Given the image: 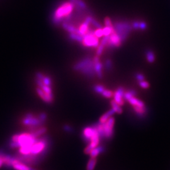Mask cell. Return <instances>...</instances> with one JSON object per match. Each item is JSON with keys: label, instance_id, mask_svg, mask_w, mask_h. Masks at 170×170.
Instances as JSON below:
<instances>
[{"label": "cell", "instance_id": "cell-1", "mask_svg": "<svg viewBox=\"0 0 170 170\" xmlns=\"http://www.w3.org/2000/svg\"><path fill=\"white\" fill-rule=\"evenodd\" d=\"M75 7V4L71 2H66L60 4L52 16V21L55 25H59V23L64 20L66 18L71 15Z\"/></svg>", "mask_w": 170, "mask_h": 170}, {"label": "cell", "instance_id": "cell-2", "mask_svg": "<svg viewBox=\"0 0 170 170\" xmlns=\"http://www.w3.org/2000/svg\"><path fill=\"white\" fill-rule=\"evenodd\" d=\"M115 32L119 36L122 43L125 42L132 31L131 23L128 22H116L113 24Z\"/></svg>", "mask_w": 170, "mask_h": 170}, {"label": "cell", "instance_id": "cell-3", "mask_svg": "<svg viewBox=\"0 0 170 170\" xmlns=\"http://www.w3.org/2000/svg\"><path fill=\"white\" fill-rule=\"evenodd\" d=\"M19 135L17 145L19 148L29 147L31 148L32 145L37 142V138L34 137L31 133H23Z\"/></svg>", "mask_w": 170, "mask_h": 170}, {"label": "cell", "instance_id": "cell-4", "mask_svg": "<svg viewBox=\"0 0 170 170\" xmlns=\"http://www.w3.org/2000/svg\"><path fill=\"white\" fill-rule=\"evenodd\" d=\"M95 31L89 30L88 32L83 36L82 44L86 47H97L99 45L98 38L95 35Z\"/></svg>", "mask_w": 170, "mask_h": 170}, {"label": "cell", "instance_id": "cell-5", "mask_svg": "<svg viewBox=\"0 0 170 170\" xmlns=\"http://www.w3.org/2000/svg\"><path fill=\"white\" fill-rule=\"evenodd\" d=\"M22 123L23 125L28 126L29 128H33V127L41 126L43 124L39 117H36L32 113H27L23 119L22 120Z\"/></svg>", "mask_w": 170, "mask_h": 170}, {"label": "cell", "instance_id": "cell-6", "mask_svg": "<svg viewBox=\"0 0 170 170\" xmlns=\"http://www.w3.org/2000/svg\"><path fill=\"white\" fill-rule=\"evenodd\" d=\"M104 124V135L105 139H110L113 137L114 130L113 127L115 124V119L113 117H111L107 122Z\"/></svg>", "mask_w": 170, "mask_h": 170}, {"label": "cell", "instance_id": "cell-7", "mask_svg": "<svg viewBox=\"0 0 170 170\" xmlns=\"http://www.w3.org/2000/svg\"><path fill=\"white\" fill-rule=\"evenodd\" d=\"M122 42L121 41L119 36L117 34V33L114 31L109 36L108 42L107 44V46L108 48H115L120 47L122 45Z\"/></svg>", "mask_w": 170, "mask_h": 170}, {"label": "cell", "instance_id": "cell-8", "mask_svg": "<svg viewBox=\"0 0 170 170\" xmlns=\"http://www.w3.org/2000/svg\"><path fill=\"white\" fill-rule=\"evenodd\" d=\"M124 99L128 101L129 104L132 105L133 107V106H137V107H145V106L144 103L142 101L137 99L136 96H133L132 95H130L128 91L125 92Z\"/></svg>", "mask_w": 170, "mask_h": 170}, {"label": "cell", "instance_id": "cell-9", "mask_svg": "<svg viewBox=\"0 0 170 170\" xmlns=\"http://www.w3.org/2000/svg\"><path fill=\"white\" fill-rule=\"evenodd\" d=\"M125 92L123 87H119L113 93V100L120 106H123L124 105Z\"/></svg>", "mask_w": 170, "mask_h": 170}, {"label": "cell", "instance_id": "cell-10", "mask_svg": "<svg viewBox=\"0 0 170 170\" xmlns=\"http://www.w3.org/2000/svg\"><path fill=\"white\" fill-rule=\"evenodd\" d=\"M96 127L95 125L91 127H86L83 129V138L84 139V141L87 142L89 143L90 139L92 138V137L94 135V133L96 131Z\"/></svg>", "mask_w": 170, "mask_h": 170}, {"label": "cell", "instance_id": "cell-11", "mask_svg": "<svg viewBox=\"0 0 170 170\" xmlns=\"http://www.w3.org/2000/svg\"><path fill=\"white\" fill-rule=\"evenodd\" d=\"M93 61L95 63V73L99 78H101L103 77V65L100 61L99 56H96L93 58Z\"/></svg>", "mask_w": 170, "mask_h": 170}, {"label": "cell", "instance_id": "cell-12", "mask_svg": "<svg viewBox=\"0 0 170 170\" xmlns=\"http://www.w3.org/2000/svg\"><path fill=\"white\" fill-rule=\"evenodd\" d=\"M92 59H90L88 57H85L74 65L73 69L76 71H80L83 68H84L85 66L88 65L91 61H92Z\"/></svg>", "mask_w": 170, "mask_h": 170}, {"label": "cell", "instance_id": "cell-13", "mask_svg": "<svg viewBox=\"0 0 170 170\" xmlns=\"http://www.w3.org/2000/svg\"><path fill=\"white\" fill-rule=\"evenodd\" d=\"M131 26L132 30H145L148 27L147 23L141 20H135L132 22L131 23Z\"/></svg>", "mask_w": 170, "mask_h": 170}, {"label": "cell", "instance_id": "cell-14", "mask_svg": "<svg viewBox=\"0 0 170 170\" xmlns=\"http://www.w3.org/2000/svg\"><path fill=\"white\" fill-rule=\"evenodd\" d=\"M36 91H37V93H38L39 96L40 98L43 100L45 102L48 103V104H51V103L54 100V97L51 96L49 95H48L47 93H45L43 90H42L40 88L37 87L36 88Z\"/></svg>", "mask_w": 170, "mask_h": 170}, {"label": "cell", "instance_id": "cell-15", "mask_svg": "<svg viewBox=\"0 0 170 170\" xmlns=\"http://www.w3.org/2000/svg\"><path fill=\"white\" fill-rule=\"evenodd\" d=\"M133 109L134 110L136 114L139 117L143 118L148 113V108L145 107H137L133 106Z\"/></svg>", "mask_w": 170, "mask_h": 170}, {"label": "cell", "instance_id": "cell-16", "mask_svg": "<svg viewBox=\"0 0 170 170\" xmlns=\"http://www.w3.org/2000/svg\"><path fill=\"white\" fill-rule=\"evenodd\" d=\"M12 168H13L15 170H31L32 168L28 167L25 164L21 162L20 161L18 160L17 159L15 160L14 161Z\"/></svg>", "mask_w": 170, "mask_h": 170}, {"label": "cell", "instance_id": "cell-17", "mask_svg": "<svg viewBox=\"0 0 170 170\" xmlns=\"http://www.w3.org/2000/svg\"><path fill=\"white\" fill-rule=\"evenodd\" d=\"M104 152H105V147L103 146V145H100V146H98H98L93 149L92 151L90 152L89 156L91 157L96 158L99 154H100L102 153H104Z\"/></svg>", "mask_w": 170, "mask_h": 170}, {"label": "cell", "instance_id": "cell-18", "mask_svg": "<svg viewBox=\"0 0 170 170\" xmlns=\"http://www.w3.org/2000/svg\"><path fill=\"white\" fill-rule=\"evenodd\" d=\"M47 132V128L45 127H39L38 128L35 129V130L31 131L32 134L35 137H39L40 136H42Z\"/></svg>", "mask_w": 170, "mask_h": 170}, {"label": "cell", "instance_id": "cell-19", "mask_svg": "<svg viewBox=\"0 0 170 170\" xmlns=\"http://www.w3.org/2000/svg\"><path fill=\"white\" fill-rule=\"evenodd\" d=\"M115 113V112L114 111V110L112 108L111 110H108V112H107L105 113H104L102 116L100 117V122L101 124H104L108 120V119H110L111 117H112L113 115Z\"/></svg>", "mask_w": 170, "mask_h": 170}, {"label": "cell", "instance_id": "cell-20", "mask_svg": "<svg viewBox=\"0 0 170 170\" xmlns=\"http://www.w3.org/2000/svg\"><path fill=\"white\" fill-rule=\"evenodd\" d=\"M89 30V25L88 23H85L84 22L81 24V25L78 28V32L77 34H80L81 36H83L86 34Z\"/></svg>", "mask_w": 170, "mask_h": 170}, {"label": "cell", "instance_id": "cell-21", "mask_svg": "<svg viewBox=\"0 0 170 170\" xmlns=\"http://www.w3.org/2000/svg\"><path fill=\"white\" fill-rule=\"evenodd\" d=\"M145 57L149 63H153L156 60V55L154 51L151 49H148L145 51Z\"/></svg>", "mask_w": 170, "mask_h": 170}, {"label": "cell", "instance_id": "cell-22", "mask_svg": "<svg viewBox=\"0 0 170 170\" xmlns=\"http://www.w3.org/2000/svg\"><path fill=\"white\" fill-rule=\"evenodd\" d=\"M62 27L63 28L66 30L67 32L69 33H77L78 32V28H75L72 25L68 23V22H63L62 23Z\"/></svg>", "mask_w": 170, "mask_h": 170}, {"label": "cell", "instance_id": "cell-23", "mask_svg": "<svg viewBox=\"0 0 170 170\" xmlns=\"http://www.w3.org/2000/svg\"><path fill=\"white\" fill-rule=\"evenodd\" d=\"M110 105L112 107L113 110H114V111L115 112V113H117L118 114H121L122 113V112H123L122 108L120 107V105H119L117 104V103L115 102V101L114 100H111Z\"/></svg>", "mask_w": 170, "mask_h": 170}, {"label": "cell", "instance_id": "cell-24", "mask_svg": "<svg viewBox=\"0 0 170 170\" xmlns=\"http://www.w3.org/2000/svg\"><path fill=\"white\" fill-rule=\"evenodd\" d=\"M69 37L72 40L77 41L79 42H82L83 39V36L77 33H70L69 35Z\"/></svg>", "mask_w": 170, "mask_h": 170}, {"label": "cell", "instance_id": "cell-25", "mask_svg": "<svg viewBox=\"0 0 170 170\" xmlns=\"http://www.w3.org/2000/svg\"><path fill=\"white\" fill-rule=\"evenodd\" d=\"M96 159L94 157H91L89 160L86 166V170H94L96 165Z\"/></svg>", "mask_w": 170, "mask_h": 170}, {"label": "cell", "instance_id": "cell-26", "mask_svg": "<svg viewBox=\"0 0 170 170\" xmlns=\"http://www.w3.org/2000/svg\"><path fill=\"white\" fill-rule=\"evenodd\" d=\"M113 93H114L112 92V91L105 89L104 92H102L101 95L104 97H105V98H112V96H113Z\"/></svg>", "mask_w": 170, "mask_h": 170}, {"label": "cell", "instance_id": "cell-27", "mask_svg": "<svg viewBox=\"0 0 170 170\" xmlns=\"http://www.w3.org/2000/svg\"><path fill=\"white\" fill-rule=\"evenodd\" d=\"M105 89L104 86L101 84H96L94 86V91L98 94H101L102 92Z\"/></svg>", "mask_w": 170, "mask_h": 170}, {"label": "cell", "instance_id": "cell-28", "mask_svg": "<svg viewBox=\"0 0 170 170\" xmlns=\"http://www.w3.org/2000/svg\"><path fill=\"white\" fill-rule=\"evenodd\" d=\"M102 29H103V32H104V36H109L115 30L114 27L110 28V27H105Z\"/></svg>", "mask_w": 170, "mask_h": 170}, {"label": "cell", "instance_id": "cell-29", "mask_svg": "<svg viewBox=\"0 0 170 170\" xmlns=\"http://www.w3.org/2000/svg\"><path fill=\"white\" fill-rule=\"evenodd\" d=\"M104 66H105V68L107 71H110L112 68V67H113V63L112 61V60L110 59H108L105 60V64H104Z\"/></svg>", "mask_w": 170, "mask_h": 170}, {"label": "cell", "instance_id": "cell-30", "mask_svg": "<svg viewBox=\"0 0 170 170\" xmlns=\"http://www.w3.org/2000/svg\"><path fill=\"white\" fill-rule=\"evenodd\" d=\"M139 86H140L143 89H148L150 86L149 83L147 81H145V80L139 81Z\"/></svg>", "mask_w": 170, "mask_h": 170}, {"label": "cell", "instance_id": "cell-31", "mask_svg": "<svg viewBox=\"0 0 170 170\" xmlns=\"http://www.w3.org/2000/svg\"><path fill=\"white\" fill-rule=\"evenodd\" d=\"M95 35L96 37L99 38H101L102 37H104V32H103V29L102 28H97L95 31Z\"/></svg>", "mask_w": 170, "mask_h": 170}, {"label": "cell", "instance_id": "cell-32", "mask_svg": "<svg viewBox=\"0 0 170 170\" xmlns=\"http://www.w3.org/2000/svg\"><path fill=\"white\" fill-rule=\"evenodd\" d=\"M104 23H105V27H110V28H113V25L112 23V22L111 20V19L109 17H106L104 20Z\"/></svg>", "mask_w": 170, "mask_h": 170}, {"label": "cell", "instance_id": "cell-33", "mask_svg": "<svg viewBox=\"0 0 170 170\" xmlns=\"http://www.w3.org/2000/svg\"><path fill=\"white\" fill-rule=\"evenodd\" d=\"M91 23H92L93 26H95V27H96L97 28H101V24H100L98 21H97L96 20L94 19L93 18L92 20V22H91Z\"/></svg>", "mask_w": 170, "mask_h": 170}, {"label": "cell", "instance_id": "cell-34", "mask_svg": "<svg viewBox=\"0 0 170 170\" xmlns=\"http://www.w3.org/2000/svg\"><path fill=\"white\" fill-rule=\"evenodd\" d=\"M135 77L138 81H141L145 80V76L142 74L139 73V72H137V73L136 74Z\"/></svg>", "mask_w": 170, "mask_h": 170}, {"label": "cell", "instance_id": "cell-35", "mask_svg": "<svg viewBox=\"0 0 170 170\" xmlns=\"http://www.w3.org/2000/svg\"><path fill=\"white\" fill-rule=\"evenodd\" d=\"M38 117H39V119H40V120L41 121V122L44 124V123L45 122V121L46 119H47V116L46 113H41L39 114Z\"/></svg>", "mask_w": 170, "mask_h": 170}, {"label": "cell", "instance_id": "cell-36", "mask_svg": "<svg viewBox=\"0 0 170 170\" xmlns=\"http://www.w3.org/2000/svg\"><path fill=\"white\" fill-rule=\"evenodd\" d=\"M64 130L67 132H73V129L72 127L68 125H65L64 126Z\"/></svg>", "mask_w": 170, "mask_h": 170}, {"label": "cell", "instance_id": "cell-37", "mask_svg": "<svg viewBox=\"0 0 170 170\" xmlns=\"http://www.w3.org/2000/svg\"><path fill=\"white\" fill-rule=\"evenodd\" d=\"M2 151H0V168L3 166V161L2 158Z\"/></svg>", "mask_w": 170, "mask_h": 170}]
</instances>
